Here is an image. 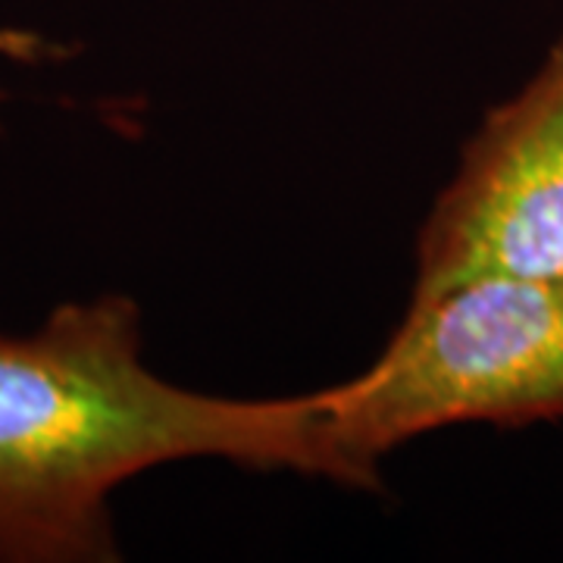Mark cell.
Wrapping results in <instances>:
<instances>
[{"label":"cell","instance_id":"cell-1","mask_svg":"<svg viewBox=\"0 0 563 563\" xmlns=\"http://www.w3.org/2000/svg\"><path fill=\"white\" fill-rule=\"evenodd\" d=\"M229 461L347 485L322 398L242 401L166 383L125 295L60 303L0 335V563L120 558L110 498L176 461Z\"/></svg>","mask_w":563,"mask_h":563},{"label":"cell","instance_id":"cell-4","mask_svg":"<svg viewBox=\"0 0 563 563\" xmlns=\"http://www.w3.org/2000/svg\"><path fill=\"white\" fill-rule=\"evenodd\" d=\"M60 44L47 41L38 32L29 29H13V25H0V57L13 63H44L63 57ZM0 107H3V91H0Z\"/></svg>","mask_w":563,"mask_h":563},{"label":"cell","instance_id":"cell-3","mask_svg":"<svg viewBox=\"0 0 563 563\" xmlns=\"http://www.w3.org/2000/svg\"><path fill=\"white\" fill-rule=\"evenodd\" d=\"M479 276H563V35L485 117L422 222L413 298Z\"/></svg>","mask_w":563,"mask_h":563},{"label":"cell","instance_id":"cell-2","mask_svg":"<svg viewBox=\"0 0 563 563\" xmlns=\"http://www.w3.org/2000/svg\"><path fill=\"white\" fill-rule=\"evenodd\" d=\"M320 398L347 488H376L385 454L435 429L563 420V276H479L410 298L373 366Z\"/></svg>","mask_w":563,"mask_h":563}]
</instances>
